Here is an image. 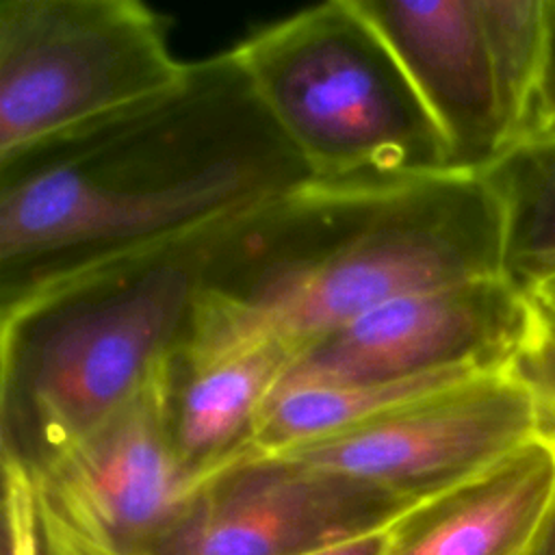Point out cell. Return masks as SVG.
Masks as SVG:
<instances>
[{
    "label": "cell",
    "mask_w": 555,
    "mask_h": 555,
    "mask_svg": "<svg viewBox=\"0 0 555 555\" xmlns=\"http://www.w3.org/2000/svg\"><path fill=\"white\" fill-rule=\"evenodd\" d=\"M312 182L382 184L451 171L444 141L356 0H330L232 48Z\"/></svg>",
    "instance_id": "4"
},
{
    "label": "cell",
    "mask_w": 555,
    "mask_h": 555,
    "mask_svg": "<svg viewBox=\"0 0 555 555\" xmlns=\"http://www.w3.org/2000/svg\"><path fill=\"white\" fill-rule=\"evenodd\" d=\"M481 173L503 208V275L529 295L555 275V139L516 145Z\"/></svg>",
    "instance_id": "13"
},
{
    "label": "cell",
    "mask_w": 555,
    "mask_h": 555,
    "mask_svg": "<svg viewBox=\"0 0 555 555\" xmlns=\"http://www.w3.org/2000/svg\"><path fill=\"white\" fill-rule=\"evenodd\" d=\"M555 494V447L533 438L477 477L410 507L384 555H525Z\"/></svg>",
    "instance_id": "12"
},
{
    "label": "cell",
    "mask_w": 555,
    "mask_h": 555,
    "mask_svg": "<svg viewBox=\"0 0 555 555\" xmlns=\"http://www.w3.org/2000/svg\"><path fill=\"white\" fill-rule=\"evenodd\" d=\"M410 507L297 457L249 453L189 494L152 555H310L382 531Z\"/></svg>",
    "instance_id": "8"
},
{
    "label": "cell",
    "mask_w": 555,
    "mask_h": 555,
    "mask_svg": "<svg viewBox=\"0 0 555 555\" xmlns=\"http://www.w3.org/2000/svg\"><path fill=\"white\" fill-rule=\"evenodd\" d=\"M531 301L535 306H540L544 312L555 317V275L546 278L544 282H540L531 293H529Z\"/></svg>",
    "instance_id": "20"
},
{
    "label": "cell",
    "mask_w": 555,
    "mask_h": 555,
    "mask_svg": "<svg viewBox=\"0 0 555 555\" xmlns=\"http://www.w3.org/2000/svg\"><path fill=\"white\" fill-rule=\"evenodd\" d=\"M533 438L535 399L509 366L436 388L280 455L416 505L477 477Z\"/></svg>",
    "instance_id": "6"
},
{
    "label": "cell",
    "mask_w": 555,
    "mask_h": 555,
    "mask_svg": "<svg viewBox=\"0 0 555 555\" xmlns=\"http://www.w3.org/2000/svg\"><path fill=\"white\" fill-rule=\"evenodd\" d=\"M26 475L43 518L89 555H152L195 490L171 444L165 371Z\"/></svg>",
    "instance_id": "9"
},
{
    "label": "cell",
    "mask_w": 555,
    "mask_h": 555,
    "mask_svg": "<svg viewBox=\"0 0 555 555\" xmlns=\"http://www.w3.org/2000/svg\"><path fill=\"white\" fill-rule=\"evenodd\" d=\"M525 555H555V494H553Z\"/></svg>",
    "instance_id": "19"
},
{
    "label": "cell",
    "mask_w": 555,
    "mask_h": 555,
    "mask_svg": "<svg viewBox=\"0 0 555 555\" xmlns=\"http://www.w3.org/2000/svg\"><path fill=\"white\" fill-rule=\"evenodd\" d=\"M503 243L483 173L306 182L219 232L202 291L299 353L388 299L505 278Z\"/></svg>",
    "instance_id": "2"
},
{
    "label": "cell",
    "mask_w": 555,
    "mask_h": 555,
    "mask_svg": "<svg viewBox=\"0 0 555 555\" xmlns=\"http://www.w3.org/2000/svg\"><path fill=\"white\" fill-rule=\"evenodd\" d=\"M167 28L137 0H2L0 158L176 85Z\"/></svg>",
    "instance_id": "5"
},
{
    "label": "cell",
    "mask_w": 555,
    "mask_h": 555,
    "mask_svg": "<svg viewBox=\"0 0 555 555\" xmlns=\"http://www.w3.org/2000/svg\"><path fill=\"white\" fill-rule=\"evenodd\" d=\"M312 182L234 50L0 158V301L228 221Z\"/></svg>",
    "instance_id": "1"
},
{
    "label": "cell",
    "mask_w": 555,
    "mask_h": 555,
    "mask_svg": "<svg viewBox=\"0 0 555 555\" xmlns=\"http://www.w3.org/2000/svg\"><path fill=\"white\" fill-rule=\"evenodd\" d=\"M509 147L527 119L546 48V0H479Z\"/></svg>",
    "instance_id": "14"
},
{
    "label": "cell",
    "mask_w": 555,
    "mask_h": 555,
    "mask_svg": "<svg viewBox=\"0 0 555 555\" xmlns=\"http://www.w3.org/2000/svg\"><path fill=\"white\" fill-rule=\"evenodd\" d=\"M228 223L0 301L2 464L39 470L165 371Z\"/></svg>",
    "instance_id": "3"
},
{
    "label": "cell",
    "mask_w": 555,
    "mask_h": 555,
    "mask_svg": "<svg viewBox=\"0 0 555 555\" xmlns=\"http://www.w3.org/2000/svg\"><path fill=\"white\" fill-rule=\"evenodd\" d=\"M436 124L451 171L481 173L509 150L479 0H356Z\"/></svg>",
    "instance_id": "11"
},
{
    "label": "cell",
    "mask_w": 555,
    "mask_h": 555,
    "mask_svg": "<svg viewBox=\"0 0 555 555\" xmlns=\"http://www.w3.org/2000/svg\"><path fill=\"white\" fill-rule=\"evenodd\" d=\"M512 369L533 392L538 438L555 447V317L540 306H535L533 330Z\"/></svg>",
    "instance_id": "16"
},
{
    "label": "cell",
    "mask_w": 555,
    "mask_h": 555,
    "mask_svg": "<svg viewBox=\"0 0 555 555\" xmlns=\"http://www.w3.org/2000/svg\"><path fill=\"white\" fill-rule=\"evenodd\" d=\"M535 304L505 278L408 293L308 343L280 388L509 369Z\"/></svg>",
    "instance_id": "7"
},
{
    "label": "cell",
    "mask_w": 555,
    "mask_h": 555,
    "mask_svg": "<svg viewBox=\"0 0 555 555\" xmlns=\"http://www.w3.org/2000/svg\"><path fill=\"white\" fill-rule=\"evenodd\" d=\"M548 139H555V0H546V48L542 72L516 145Z\"/></svg>",
    "instance_id": "17"
},
{
    "label": "cell",
    "mask_w": 555,
    "mask_h": 555,
    "mask_svg": "<svg viewBox=\"0 0 555 555\" xmlns=\"http://www.w3.org/2000/svg\"><path fill=\"white\" fill-rule=\"evenodd\" d=\"M4 555H89L61 535L39 512L28 475L2 464Z\"/></svg>",
    "instance_id": "15"
},
{
    "label": "cell",
    "mask_w": 555,
    "mask_h": 555,
    "mask_svg": "<svg viewBox=\"0 0 555 555\" xmlns=\"http://www.w3.org/2000/svg\"><path fill=\"white\" fill-rule=\"evenodd\" d=\"M297 349L230 304L199 293L189 327L165 366V405L173 451L197 488L256 453L264 403Z\"/></svg>",
    "instance_id": "10"
},
{
    "label": "cell",
    "mask_w": 555,
    "mask_h": 555,
    "mask_svg": "<svg viewBox=\"0 0 555 555\" xmlns=\"http://www.w3.org/2000/svg\"><path fill=\"white\" fill-rule=\"evenodd\" d=\"M386 546H388V527L382 531L310 553V555H384Z\"/></svg>",
    "instance_id": "18"
}]
</instances>
